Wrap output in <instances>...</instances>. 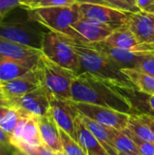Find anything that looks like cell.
<instances>
[{"instance_id":"cell-38","label":"cell","mask_w":154,"mask_h":155,"mask_svg":"<svg viewBox=\"0 0 154 155\" xmlns=\"http://www.w3.org/2000/svg\"><path fill=\"white\" fill-rule=\"evenodd\" d=\"M75 2L78 5H80V4H95V5H103L110 6L104 0H75Z\"/></svg>"},{"instance_id":"cell-46","label":"cell","mask_w":154,"mask_h":155,"mask_svg":"<svg viewBox=\"0 0 154 155\" xmlns=\"http://www.w3.org/2000/svg\"><path fill=\"white\" fill-rule=\"evenodd\" d=\"M55 155H67L64 152H58V153H55Z\"/></svg>"},{"instance_id":"cell-30","label":"cell","mask_w":154,"mask_h":155,"mask_svg":"<svg viewBox=\"0 0 154 155\" xmlns=\"http://www.w3.org/2000/svg\"><path fill=\"white\" fill-rule=\"evenodd\" d=\"M77 4L75 0H40L38 3L31 6L29 9H34L39 7H50V6H68Z\"/></svg>"},{"instance_id":"cell-23","label":"cell","mask_w":154,"mask_h":155,"mask_svg":"<svg viewBox=\"0 0 154 155\" xmlns=\"http://www.w3.org/2000/svg\"><path fill=\"white\" fill-rule=\"evenodd\" d=\"M110 135L112 139V146L118 152L139 153L135 143L124 133L110 127Z\"/></svg>"},{"instance_id":"cell-6","label":"cell","mask_w":154,"mask_h":155,"mask_svg":"<svg viewBox=\"0 0 154 155\" xmlns=\"http://www.w3.org/2000/svg\"><path fill=\"white\" fill-rule=\"evenodd\" d=\"M41 52L54 63L77 74L81 73L79 56L67 35L46 31L43 37Z\"/></svg>"},{"instance_id":"cell-25","label":"cell","mask_w":154,"mask_h":155,"mask_svg":"<svg viewBox=\"0 0 154 155\" xmlns=\"http://www.w3.org/2000/svg\"><path fill=\"white\" fill-rule=\"evenodd\" d=\"M22 141L30 145H44L36 115L33 114L26 122L22 134Z\"/></svg>"},{"instance_id":"cell-11","label":"cell","mask_w":154,"mask_h":155,"mask_svg":"<svg viewBox=\"0 0 154 155\" xmlns=\"http://www.w3.org/2000/svg\"><path fill=\"white\" fill-rule=\"evenodd\" d=\"M72 28L75 33V40L85 43H99L104 41L119 27L97 23L85 18H80L72 25Z\"/></svg>"},{"instance_id":"cell-21","label":"cell","mask_w":154,"mask_h":155,"mask_svg":"<svg viewBox=\"0 0 154 155\" xmlns=\"http://www.w3.org/2000/svg\"><path fill=\"white\" fill-rule=\"evenodd\" d=\"M79 117L81 121L84 123V124L85 125V127L97 138V140L101 143V144L103 146L104 149L108 147H113L112 139L110 135V127H106L80 113H79Z\"/></svg>"},{"instance_id":"cell-22","label":"cell","mask_w":154,"mask_h":155,"mask_svg":"<svg viewBox=\"0 0 154 155\" xmlns=\"http://www.w3.org/2000/svg\"><path fill=\"white\" fill-rule=\"evenodd\" d=\"M127 128L141 140L154 143V132L139 116V114L130 115Z\"/></svg>"},{"instance_id":"cell-12","label":"cell","mask_w":154,"mask_h":155,"mask_svg":"<svg viewBox=\"0 0 154 155\" xmlns=\"http://www.w3.org/2000/svg\"><path fill=\"white\" fill-rule=\"evenodd\" d=\"M50 93L41 86L38 89L28 93L21 97L10 101L11 107H17L36 115L44 116L50 111Z\"/></svg>"},{"instance_id":"cell-28","label":"cell","mask_w":154,"mask_h":155,"mask_svg":"<svg viewBox=\"0 0 154 155\" xmlns=\"http://www.w3.org/2000/svg\"><path fill=\"white\" fill-rule=\"evenodd\" d=\"M125 134H127L136 144L139 153L141 155H154V143H149V142H144L141 140L139 137H137L133 132H131L127 127L123 131H122Z\"/></svg>"},{"instance_id":"cell-33","label":"cell","mask_w":154,"mask_h":155,"mask_svg":"<svg viewBox=\"0 0 154 155\" xmlns=\"http://www.w3.org/2000/svg\"><path fill=\"white\" fill-rule=\"evenodd\" d=\"M137 7L143 12L154 15V0H135Z\"/></svg>"},{"instance_id":"cell-3","label":"cell","mask_w":154,"mask_h":155,"mask_svg":"<svg viewBox=\"0 0 154 155\" xmlns=\"http://www.w3.org/2000/svg\"><path fill=\"white\" fill-rule=\"evenodd\" d=\"M26 11L30 18L42 25L48 31L75 39L72 25L81 18L78 4L68 6L39 7Z\"/></svg>"},{"instance_id":"cell-42","label":"cell","mask_w":154,"mask_h":155,"mask_svg":"<svg viewBox=\"0 0 154 155\" xmlns=\"http://www.w3.org/2000/svg\"><path fill=\"white\" fill-rule=\"evenodd\" d=\"M13 155H28L26 154L25 152H23L22 150H20V149H18V148H16V147H15L14 148V151H13Z\"/></svg>"},{"instance_id":"cell-37","label":"cell","mask_w":154,"mask_h":155,"mask_svg":"<svg viewBox=\"0 0 154 155\" xmlns=\"http://www.w3.org/2000/svg\"><path fill=\"white\" fill-rule=\"evenodd\" d=\"M40 0H22V2L20 3L19 7L22 9H29L31 6H33L34 5H35L36 3H38Z\"/></svg>"},{"instance_id":"cell-1","label":"cell","mask_w":154,"mask_h":155,"mask_svg":"<svg viewBox=\"0 0 154 155\" xmlns=\"http://www.w3.org/2000/svg\"><path fill=\"white\" fill-rule=\"evenodd\" d=\"M72 101L111 108L128 114H138L116 85L91 73L78 74L71 87Z\"/></svg>"},{"instance_id":"cell-14","label":"cell","mask_w":154,"mask_h":155,"mask_svg":"<svg viewBox=\"0 0 154 155\" xmlns=\"http://www.w3.org/2000/svg\"><path fill=\"white\" fill-rule=\"evenodd\" d=\"M109 45L128 50L131 52H147L154 54V43H142L129 29L127 25L114 30L104 41Z\"/></svg>"},{"instance_id":"cell-17","label":"cell","mask_w":154,"mask_h":155,"mask_svg":"<svg viewBox=\"0 0 154 155\" xmlns=\"http://www.w3.org/2000/svg\"><path fill=\"white\" fill-rule=\"evenodd\" d=\"M38 126L43 143L54 153L64 152L59 127L54 120L51 112L44 116H37Z\"/></svg>"},{"instance_id":"cell-5","label":"cell","mask_w":154,"mask_h":155,"mask_svg":"<svg viewBox=\"0 0 154 155\" xmlns=\"http://www.w3.org/2000/svg\"><path fill=\"white\" fill-rule=\"evenodd\" d=\"M42 25L29 17L6 19L0 22V36L7 40L41 50L44 35L46 31Z\"/></svg>"},{"instance_id":"cell-41","label":"cell","mask_w":154,"mask_h":155,"mask_svg":"<svg viewBox=\"0 0 154 155\" xmlns=\"http://www.w3.org/2000/svg\"><path fill=\"white\" fill-rule=\"evenodd\" d=\"M8 109H9L8 107H0V122L2 121V119L5 116V114L7 113Z\"/></svg>"},{"instance_id":"cell-43","label":"cell","mask_w":154,"mask_h":155,"mask_svg":"<svg viewBox=\"0 0 154 155\" xmlns=\"http://www.w3.org/2000/svg\"><path fill=\"white\" fill-rule=\"evenodd\" d=\"M117 154L118 155H141L140 153H122V152H118V151H117Z\"/></svg>"},{"instance_id":"cell-45","label":"cell","mask_w":154,"mask_h":155,"mask_svg":"<svg viewBox=\"0 0 154 155\" xmlns=\"http://www.w3.org/2000/svg\"><path fill=\"white\" fill-rule=\"evenodd\" d=\"M147 114H149V115L152 116V117H153V118H154V111H153V110H151V109H150Z\"/></svg>"},{"instance_id":"cell-34","label":"cell","mask_w":154,"mask_h":155,"mask_svg":"<svg viewBox=\"0 0 154 155\" xmlns=\"http://www.w3.org/2000/svg\"><path fill=\"white\" fill-rule=\"evenodd\" d=\"M0 143L5 145H12L11 144V136L6 134L1 127H0Z\"/></svg>"},{"instance_id":"cell-44","label":"cell","mask_w":154,"mask_h":155,"mask_svg":"<svg viewBox=\"0 0 154 155\" xmlns=\"http://www.w3.org/2000/svg\"><path fill=\"white\" fill-rule=\"evenodd\" d=\"M126 1H127L131 5H133V7L138 8V7H137V5H136V1H135V0H126ZM138 9H139V8H138Z\"/></svg>"},{"instance_id":"cell-35","label":"cell","mask_w":154,"mask_h":155,"mask_svg":"<svg viewBox=\"0 0 154 155\" xmlns=\"http://www.w3.org/2000/svg\"><path fill=\"white\" fill-rule=\"evenodd\" d=\"M14 148L13 145H5L0 143V155H13Z\"/></svg>"},{"instance_id":"cell-36","label":"cell","mask_w":154,"mask_h":155,"mask_svg":"<svg viewBox=\"0 0 154 155\" xmlns=\"http://www.w3.org/2000/svg\"><path fill=\"white\" fill-rule=\"evenodd\" d=\"M139 116L149 125V127L154 132V118L152 116L147 114H139Z\"/></svg>"},{"instance_id":"cell-4","label":"cell","mask_w":154,"mask_h":155,"mask_svg":"<svg viewBox=\"0 0 154 155\" xmlns=\"http://www.w3.org/2000/svg\"><path fill=\"white\" fill-rule=\"evenodd\" d=\"M37 67L43 86L53 95L64 100H71V87L77 73L65 68L41 54Z\"/></svg>"},{"instance_id":"cell-31","label":"cell","mask_w":154,"mask_h":155,"mask_svg":"<svg viewBox=\"0 0 154 155\" xmlns=\"http://www.w3.org/2000/svg\"><path fill=\"white\" fill-rule=\"evenodd\" d=\"M22 0H0V22L15 7H19Z\"/></svg>"},{"instance_id":"cell-32","label":"cell","mask_w":154,"mask_h":155,"mask_svg":"<svg viewBox=\"0 0 154 155\" xmlns=\"http://www.w3.org/2000/svg\"><path fill=\"white\" fill-rule=\"evenodd\" d=\"M111 7L122 10V11H125V12H131V13H136L141 11L138 8L133 7V5H131L126 0H104Z\"/></svg>"},{"instance_id":"cell-18","label":"cell","mask_w":154,"mask_h":155,"mask_svg":"<svg viewBox=\"0 0 154 155\" xmlns=\"http://www.w3.org/2000/svg\"><path fill=\"white\" fill-rule=\"evenodd\" d=\"M75 131L77 143L88 155H109L97 138L85 127L79 114L75 119Z\"/></svg>"},{"instance_id":"cell-29","label":"cell","mask_w":154,"mask_h":155,"mask_svg":"<svg viewBox=\"0 0 154 155\" xmlns=\"http://www.w3.org/2000/svg\"><path fill=\"white\" fill-rule=\"evenodd\" d=\"M135 68H138L154 76V54L152 53L143 54L140 57V60L138 61Z\"/></svg>"},{"instance_id":"cell-10","label":"cell","mask_w":154,"mask_h":155,"mask_svg":"<svg viewBox=\"0 0 154 155\" xmlns=\"http://www.w3.org/2000/svg\"><path fill=\"white\" fill-rule=\"evenodd\" d=\"M49 101L50 112L57 126L76 141L75 119L79 113L74 106L72 101L57 98L51 94L49 95Z\"/></svg>"},{"instance_id":"cell-2","label":"cell","mask_w":154,"mask_h":155,"mask_svg":"<svg viewBox=\"0 0 154 155\" xmlns=\"http://www.w3.org/2000/svg\"><path fill=\"white\" fill-rule=\"evenodd\" d=\"M69 40L79 56L81 73H91L115 85L136 88L123 73L122 69L91 43L82 42L71 37H69Z\"/></svg>"},{"instance_id":"cell-7","label":"cell","mask_w":154,"mask_h":155,"mask_svg":"<svg viewBox=\"0 0 154 155\" xmlns=\"http://www.w3.org/2000/svg\"><path fill=\"white\" fill-rule=\"evenodd\" d=\"M72 103L75 109L78 111V113L98 122L99 124L106 127L114 128L122 132L124 129H126L128 125L131 114L101 105L85 103H77L74 101H72Z\"/></svg>"},{"instance_id":"cell-13","label":"cell","mask_w":154,"mask_h":155,"mask_svg":"<svg viewBox=\"0 0 154 155\" xmlns=\"http://www.w3.org/2000/svg\"><path fill=\"white\" fill-rule=\"evenodd\" d=\"M41 50L23 45L0 36V56L11 59L33 68L41 55Z\"/></svg>"},{"instance_id":"cell-15","label":"cell","mask_w":154,"mask_h":155,"mask_svg":"<svg viewBox=\"0 0 154 155\" xmlns=\"http://www.w3.org/2000/svg\"><path fill=\"white\" fill-rule=\"evenodd\" d=\"M142 43H154V15L139 11L131 13L126 24Z\"/></svg>"},{"instance_id":"cell-9","label":"cell","mask_w":154,"mask_h":155,"mask_svg":"<svg viewBox=\"0 0 154 155\" xmlns=\"http://www.w3.org/2000/svg\"><path fill=\"white\" fill-rule=\"evenodd\" d=\"M41 86H43V84L37 64L17 78L5 82L0 81V88L9 102L31 93Z\"/></svg>"},{"instance_id":"cell-26","label":"cell","mask_w":154,"mask_h":155,"mask_svg":"<svg viewBox=\"0 0 154 155\" xmlns=\"http://www.w3.org/2000/svg\"><path fill=\"white\" fill-rule=\"evenodd\" d=\"M64 152L67 155H88L82 146L64 131L59 128Z\"/></svg>"},{"instance_id":"cell-24","label":"cell","mask_w":154,"mask_h":155,"mask_svg":"<svg viewBox=\"0 0 154 155\" xmlns=\"http://www.w3.org/2000/svg\"><path fill=\"white\" fill-rule=\"evenodd\" d=\"M30 115H32V114L25 111L24 109L17 108V107H11L8 109L7 113L5 114L2 121L0 122V127L11 136L12 133L14 132L15 128L16 127L21 118Z\"/></svg>"},{"instance_id":"cell-20","label":"cell","mask_w":154,"mask_h":155,"mask_svg":"<svg viewBox=\"0 0 154 155\" xmlns=\"http://www.w3.org/2000/svg\"><path fill=\"white\" fill-rule=\"evenodd\" d=\"M32 68L25 64L0 56V81H10L17 78Z\"/></svg>"},{"instance_id":"cell-27","label":"cell","mask_w":154,"mask_h":155,"mask_svg":"<svg viewBox=\"0 0 154 155\" xmlns=\"http://www.w3.org/2000/svg\"><path fill=\"white\" fill-rule=\"evenodd\" d=\"M13 146L22 150L28 155H55V153L52 152L44 145H30L23 141L17 142Z\"/></svg>"},{"instance_id":"cell-40","label":"cell","mask_w":154,"mask_h":155,"mask_svg":"<svg viewBox=\"0 0 154 155\" xmlns=\"http://www.w3.org/2000/svg\"><path fill=\"white\" fill-rule=\"evenodd\" d=\"M148 104L151 110L154 111V94L153 95H149L148 97Z\"/></svg>"},{"instance_id":"cell-39","label":"cell","mask_w":154,"mask_h":155,"mask_svg":"<svg viewBox=\"0 0 154 155\" xmlns=\"http://www.w3.org/2000/svg\"><path fill=\"white\" fill-rule=\"evenodd\" d=\"M0 107H8L11 108V104L10 102L5 98V96L4 95L1 88H0Z\"/></svg>"},{"instance_id":"cell-16","label":"cell","mask_w":154,"mask_h":155,"mask_svg":"<svg viewBox=\"0 0 154 155\" xmlns=\"http://www.w3.org/2000/svg\"><path fill=\"white\" fill-rule=\"evenodd\" d=\"M98 50L107 55L121 69L135 68L140 57L147 52H131L107 45L104 42L91 43Z\"/></svg>"},{"instance_id":"cell-8","label":"cell","mask_w":154,"mask_h":155,"mask_svg":"<svg viewBox=\"0 0 154 155\" xmlns=\"http://www.w3.org/2000/svg\"><path fill=\"white\" fill-rule=\"evenodd\" d=\"M79 12L81 18L115 27L126 25L131 14V12H125L111 6L95 4H80Z\"/></svg>"},{"instance_id":"cell-19","label":"cell","mask_w":154,"mask_h":155,"mask_svg":"<svg viewBox=\"0 0 154 155\" xmlns=\"http://www.w3.org/2000/svg\"><path fill=\"white\" fill-rule=\"evenodd\" d=\"M123 73L128 77L132 84L140 92L148 95L154 94V76L138 68L122 69Z\"/></svg>"}]
</instances>
